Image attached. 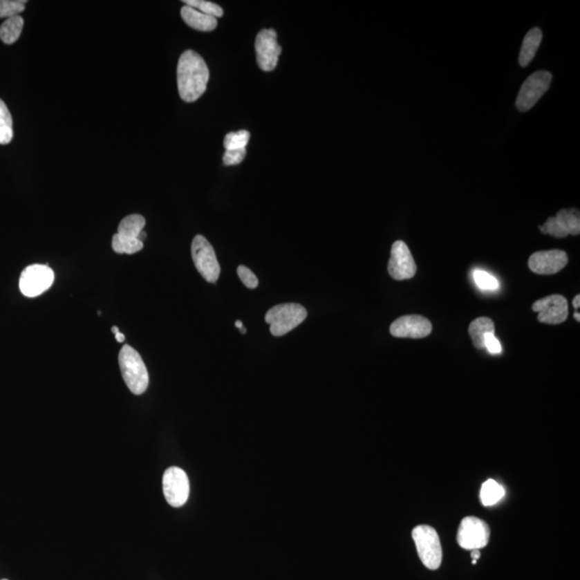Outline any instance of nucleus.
<instances>
[{
  "mask_svg": "<svg viewBox=\"0 0 580 580\" xmlns=\"http://www.w3.org/2000/svg\"><path fill=\"white\" fill-rule=\"evenodd\" d=\"M176 77L182 100L194 102L205 94L209 82V68L199 54L187 50L178 59Z\"/></svg>",
  "mask_w": 580,
  "mask_h": 580,
  "instance_id": "1",
  "label": "nucleus"
},
{
  "mask_svg": "<svg viewBox=\"0 0 580 580\" xmlns=\"http://www.w3.org/2000/svg\"><path fill=\"white\" fill-rule=\"evenodd\" d=\"M118 364L130 391L137 395L144 393L149 387V372L139 353L129 345H125L118 355Z\"/></svg>",
  "mask_w": 580,
  "mask_h": 580,
  "instance_id": "2",
  "label": "nucleus"
},
{
  "mask_svg": "<svg viewBox=\"0 0 580 580\" xmlns=\"http://www.w3.org/2000/svg\"><path fill=\"white\" fill-rule=\"evenodd\" d=\"M308 316L304 306L297 303H284L273 306L265 315L270 331L274 337H282L298 327Z\"/></svg>",
  "mask_w": 580,
  "mask_h": 580,
  "instance_id": "3",
  "label": "nucleus"
},
{
  "mask_svg": "<svg viewBox=\"0 0 580 580\" xmlns=\"http://www.w3.org/2000/svg\"><path fill=\"white\" fill-rule=\"evenodd\" d=\"M412 536L419 558L424 566L432 571L438 570L442 564L443 552L436 530L430 525H418L413 530Z\"/></svg>",
  "mask_w": 580,
  "mask_h": 580,
  "instance_id": "4",
  "label": "nucleus"
},
{
  "mask_svg": "<svg viewBox=\"0 0 580 580\" xmlns=\"http://www.w3.org/2000/svg\"><path fill=\"white\" fill-rule=\"evenodd\" d=\"M191 257L201 277L209 283H216L221 267L214 248L203 236H196L191 243Z\"/></svg>",
  "mask_w": 580,
  "mask_h": 580,
  "instance_id": "5",
  "label": "nucleus"
},
{
  "mask_svg": "<svg viewBox=\"0 0 580 580\" xmlns=\"http://www.w3.org/2000/svg\"><path fill=\"white\" fill-rule=\"evenodd\" d=\"M552 75L548 71H536L530 75L521 85L518 93L516 106L521 112L529 111L536 104L543 95L548 91L552 83Z\"/></svg>",
  "mask_w": 580,
  "mask_h": 580,
  "instance_id": "6",
  "label": "nucleus"
},
{
  "mask_svg": "<svg viewBox=\"0 0 580 580\" xmlns=\"http://www.w3.org/2000/svg\"><path fill=\"white\" fill-rule=\"evenodd\" d=\"M54 277L53 270L48 265H29L19 277V290L28 298L40 296L53 285Z\"/></svg>",
  "mask_w": 580,
  "mask_h": 580,
  "instance_id": "7",
  "label": "nucleus"
},
{
  "mask_svg": "<svg viewBox=\"0 0 580 580\" xmlns=\"http://www.w3.org/2000/svg\"><path fill=\"white\" fill-rule=\"evenodd\" d=\"M490 527L484 520L477 517H465L458 530L457 542L465 550L482 549L488 545Z\"/></svg>",
  "mask_w": 580,
  "mask_h": 580,
  "instance_id": "8",
  "label": "nucleus"
},
{
  "mask_svg": "<svg viewBox=\"0 0 580 580\" xmlns=\"http://www.w3.org/2000/svg\"><path fill=\"white\" fill-rule=\"evenodd\" d=\"M162 492L172 507L183 506L189 496V480L185 471L178 467L167 469L162 477Z\"/></svg>",
  "mask_w": 580,
  "mask_h": 580,
  "instance_id": "9",
  "label": "nucleus"
},
{
  "mask_svg": "<svg viewBox=\"0 0 580 580\" xmlns=\"http://www.w3.org/2000/svg\"><path fill=\"white\" fill-rule=\"evenodd\" d=\"M256 56L260 69L272 71L277 68L282 46L277 42V34L274 29H263L256 37Z\"/></svg>",
  "mask_w": 580,
  "mask_h": 580,
  "instance_id": "10",
  "label": "nucleus"
},
{
  "mask_svg": "<svg viewBox=\"0 0 580 580\" xmlns=\"http://www.w3.org/2000/svg\"><path fill=\"white\" fill-rule=\"evenodd\" d=\"M542 234H550L554 238H566L568 234H580L579 211L576 209H564L559 211L556 217H549L543 226H539Z\"/></svg>",
  "mask_w": 580,
  "mask_h": 580,
  "instance_id": "11",
  "label": "nucleus"
},
{
  "mask_svg": "<svg viewBox=\"0 0 580 580\" xmlns=\"http://www.w3.org/2000/svg\"><path fill=\"white\" fill-rule=\"evenodd\" d=\"M388 272L395 281L413 279L417 272L412 253L403 241H395L391 247V256L388 263Z\"/></svg>",
  "mask_w": 580,
  "mask_h": 580,
  "instance_id": "12",
  "label": "nucleus"
},
{
  "mask_svg": "<svg viewBox=\"0 0 580 580\" xmlns=\"http://www.w3.org/2000/svg\"><path fill=\"white\" fill-rule=\"evenodd\" d=\"M532 310L539 313V321L548 325H559L568 319V303L561 294H552L537 300Z\"/></svg>",
  "mask_w": 580,
  "mask_h": 580,
  "instance_id": "13",
  "label": "nucleus"
},
{
  "mask_svg": "<svg viewBox=\"0 0 580 580\" xmlns=\"http://www.w3.org/2000/svg\"><path fill=\"white\" fill-rule=\"evenodd\" d=\"M432 333V324L424 316L404 315L390 326V333L395 337L422 339Z\"/></svg>",
  "mask_w": 580,
  "mask_h": 580,
  "instance_id": "14",
  "label": "nucleus"
},
{
  "mask_svg": "<svg viewBox=\"0 0 580 580\" xmlns=\"http://www.w3.org/2000/svg\"><path fill=\"white\" fill-rule=\"evenodd\" d=\"M568 257L565 252L560 250L537 252L531 255L529 268L535 274L552 275L560 272L568 265Z\"/></svg>",
  "mask_w": 580,
  "mask_h": 580,
  "instance_id": "15",
  "label": "nucleus"
},
{
  "mask_svg": "<svg viewBox=\"0 0 580 580\" xmlns=\"http://www.w3.org/2000/svg\"><path fill=\"white\" fill-rule=\"evenodd\" d=\"M181 17L188 26L199 32H212L217 27V19L200 12L189 6L182 8Z\"/></svg>",
  "mask_w": 580,
  "mask_h": 580,
  "instance_id": "16",
  "label": "nucleus"
},
{
  "mask_svg": "<svg viewBox=\"0 0 580 580\" xmlns=\"http://www.w3.org/2000/svg\"><path fill=\"white\" fill-rule=\"evenodd\" d=\"M543 32L541 29H531L523 38V46L520 50L519 64L521 67H527L536 54L539 44L542 42Z\"/></svg>",
  "mask_w": 580,
  "mask_h": 580,
  "instance_id": "17",
  "label": "nucleus"
},
{
  "mask_svg": "<svg viewBox=\"0 0 580 580\" xmlns=\"http://www.w3.org/2000/svg\"><path fill=\"white\" fill-rule=\"evenodd\" d=\"M496 327L492 319L489 317L476 318L469 325V335L472 339L473 345L477 349L485 348V337L487 335H494Z\"/></svg>",
  "mask_w": 580,
  "mask_h": 580,
  "instance_id": "18",
  "label": "nucleus"
},
{
  "mask_svg": "<svg viewBox=\"0 0 580 580\" xmlns=\"http://www.w3.org/2000/svg\"><path fill=\"white\" fill-rule=\"evenodd\" d=\"M24 27V19L21 15L10 17L0 26V39L6 44H13L17 41Z\"/></svg>",
  "mask_w": 580,
  "mask_h": 580,
  "instance_id": "19",
  "label": "nucleus"
},
{
  "mask_svg": "<svg viewBox=\"0 0 580 580\" xmlns=\"http://www.w3.org/2000/svg\"><path fill=\"white\" fill-rule=\"evenodd\" d=\"M144 226L145 218L142 215H128L118 225V234L126 238H139Z\"/></svg>",
  "mask_w": 580,
  "mask_h": 580,
  "instance_id": "20",
  "label": "nucleus"
},
{
  "mask_svg": "<svg viewBox=\"0 0 580 580\" xmlns=\"http://www.w3.org/2000/svg\"><path fill=\"white\" fill-rule=\"evenodd\" d=\"M505 496V490L494 479H488L480 489V502L485 506L496 505Z\"/></svg>",
  "mask_w": 580,
  "mask_h": 580,
  "instance_id": "21",
  "label": "nucleus"
},
{
  "mask_svg": "<svg viewBox=\"0 0 580 580\" xmlns=\"http://www.w3.org/2000/svg\"><path fill=\"white\" fill-rule=\"evenodd\" d=\"M13 139V120L7 104L0 99V144H9Z\"/></svg>",
  "mask_w": 580,
  "mask_h": 580,
  "instance_id": "22",
  "label": "nucleus"
},
{
  "mask_svg": "<svg viewBox=\"0 0 580 580\" xmlns=\"http://www.w3.org/2000/svg\"><path fill=\"white\" fill-rule=\"evenodd\" d=\"M112 248L118 254H135L143 250V242L139 238H126L115 234L112 238Z\"/></svg>",
  "mask_w": 580,
  "mask_h": 580,
  "instance_id": "23",
  "label": "nucleus"
},
{
  "mask_svg": "<svg viewBox=\"0 0 580 580\" xmlns=\"http://www.w3.org/2000/svg\"><path fill=\"white\" fill-rule=\"evenodd\" d=\"M183 3H185V6H189V7L200 11V12L215 17V19L222 17L224 15L222 7H219L218 5L211 3V1H207V0H185Z\"/></svg>",
  "mask_w": 580,
  "mask_h": 580,
  "instance_id": "24",
  "label": "nucleus"
},
{
  "mask_svg": "<svg viewBox=\"0 0 580 580\" xmlns=\"http://www.w3.org/2000/svg\"><path fill=\"white\" fill-rule=\"evenodd\" d=\"M250 141V133L247 130H238L236 133H227L224 139V147L226 151L232 149H246Z\"/></svg>",
  "mask_w": 580,
  "mask_h": 580,
  "instance_id": "25",
  "label": "nucleus"
},
{
  "mask_svg": "<svg viewBox=\"0 0 580 580\" xmlns=\"http://www.w3.org/2000/svg\"><path fill=\"white\" fill-rule=\"evenodd\" d=\"M25 0H0V19L17 17L25 10Z\"/></svg>",
  "mask_w": 580,
  "mask_h": 580,
  "instance_id": "26",
  "label": "nucleus"
},
{
  "mask_svg": "<svg viewBox=\"0 0 580 580\" xmlns=\"http://www.w3.org/2000/svg\"><path fill=\"white\" fill-rule=\"evenodd\" d=\"M473 277H474L475 283L479 288L484 289V290H496V289H498V279L494 275L487 273L486 271L475 270Z\"/></svg>",
  "mask_w": 580,
  "mask_h": 580,
  "instance_id": "27",
  "label": "nucleus"
},
{
  "mask_svg": "<svg viewBox=\"0 0 580 580\" xmlns=\"http://www.w3.org/2000/svg\"><path fill=\"white\" fill-rule=\"evenodd\" d=\"M238 275L247 288L255 289L258 286L257 277L245 265H240L238 268Z\"/></svg>",
  "mask_w": 580,
  "mask_h": 580,
  "instance_id": "28",
  "label": "nucleus"
},
{
  "mask_svg": "<svg viewBox=\"0 0 580 580\" xmlns=\"http://www.w3.org/2000/svg\"><path fill=\"white\" fill-rule=\"evenodd\" d=\"M246 156V149H232V151H226L223 157L224 164L226 166H234V165L241 164L243 159Z\"/></svg>",
  "mask_w": 580,
  "mask_h": 580,
  "instance_id": "29",
  "label": "nucleus"
},
{
  "mask_svg": "<svg viewBox=\"0 0 580 580\" xmlns=\"http://www.w3.org/2000/svg\"><path fill=\"white\" fill-rule=\"evenodd\" d=\"M485 348L488 349V352L492 354H498L502 350L501 344L494 335H487L485 337Z\"/></svg>",
  "mask_w": 580,
  "mask_h": 580,
  "instance_id": "30",
  "label": "nucleus"
},
{
  "mask_svg": "<svg viewBox=\"0 0 580 580\" xmlns=\"http://www.w3.org/2000/svg\"><path fill=\"white\" fill-rule=\"evenodd\" d=\"M471 556H472V563L476 564L477 560H478L479 556H480V552H479L478 549H474V550H471Z\"/></svg>",
  "mask_w": 580,
  "mask_h": 580,
  "instance_id": "31",
  "label": "nucleus"
},
{
  "mask_svg": "<svg viewBox=\"0 0 580 580\" xmlns=\"http://www.w3.org/2000/svg\"><path fill=\"white\" fill-rule=\"evenodd\" d=\"M115 335L116 341H118V343L125 342L126 337L125 335H123V333H116V335Z\"/></svg>",
  "mask_w": 580,
  "mask_h": 580,
  "instance_id": "32",
  "label": "nucleus"
},
{
  "mask_svg": "<svg viewBox=\"0 0 580 580\" xmlns=\"http://www.w3.org/2000/svg\"><path fill=\"white\" fill-rule=\"evenodd\" d=\"M573 306L575 308H580V296H579V294H577V296H576L575 298H574Z\"/></svg>",
  "mask_w": 580,
  "mask_h": 580,
  "instance_id": "33",
  "label": "nucleus"
},
{
  "mask_svg": "<svg viewBox=\"0 0 580 580\" xmlns=\"http://www.w3.org/2000/svg\"><path fill=\"white\" fill-rule=\"evenodd\" d=\"M111 330L112 333H113L114 335H116V333H120V329H118V327H116V326H113Z\"/></svg>",
  "mask_w": 580,
  "mask_h": 580,
  "instance_id": "34",
  "label": "nucleus"
},
{
  "mask_svg": "<svg viewBox=\"0 0 580 580\" xmlns=\"http://www.w3.org/2000/svg\"><path fill=\"white\" fill-rule=\"evenodd\" d=\"M236 328H240V329H242V328H243V325H242V321H236Z\"/></svg>",
  "mask_w": 580,
  "mask_h": 580,
  "instance_id": "35",
  "label": "nucleus"
},
{
  "mask_svg": "<svg viewBox=\"0 0 580 580\" xmlns=\"http://www.w3.org/2000/svg\"><path fill=\"white\" fill-rule=\"evenodd\" d=\"M579 315H580L579 313L574 314V318H575L576 321H580V316Z\"/></svg>",
  "mask_w": 580,
  "mask_h": 580,
  "instance_id": "36",
  "label": "nucleus"
},
{
  "mask_svg": "<svg viewBox=\"0 0 580 580\" xmlns=\"http://www.w3.org/2000/svg\"><path fill=\"white\" fill-rule=\"evenodd\" d=\"M241 333H242V335H244V333H245V329H244V328H242Z\"/></svg>",
  "mask_w": 580,
  "mask_h": 580,
  "instance_id": "37",
  "label": "nucleus"
},
{
  "mask_svg": "<svg viewBox=\"0 0 580 580\" xmlns=\"http://www.w3.org/2000/svg\"><path fill=\"white\" fill-rule=\"evenodd\" d=\"M1 580H8V579H1Z\"/></svg>",
  "mask_w": 580,
  "mask_h": 580,
  "instance_id": "38",
  "label": "nucleus"
}]
</instances>
